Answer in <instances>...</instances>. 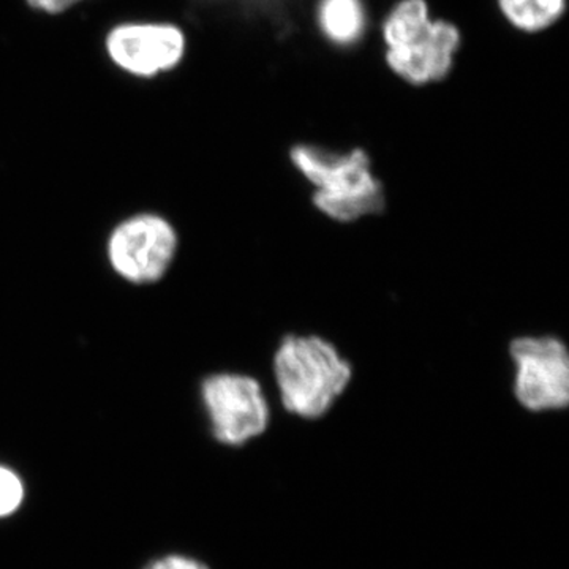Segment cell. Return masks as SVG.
<instances>
[{
  "mask_svg": "<svg viewBox=\"0 0 569 569\" xmlns=\"http://www.w3.org/2000/svg\"><path fill=\"white\" fill-rule=\"evenodd\" d=\"M272 372L284 411L302 419L329 413L353 380V366L317 335H288L277 347Z\"/></svg>",
  "mask_w": 569,
  "mask_h": 569,
  "instance_id": "1",
  "label": "cell"
},
{
  "mask_svg": "<svg viewBox=\"0 0 569 569\" xmlns=\"http://www.w3.org/2000/svg\"><path fill=\"white\" fill-rule=\"evenodd\" d=\"M460 39L458 26L430 18L426 0H400L383 22L388 67L411 86L443 81Z\"/></svg>",
  "mask_w": 569,
  "mask_h": 569,
  "instance_id": "3",
  "label": "cell"
},
{
  "mask_svg": "<svg viewBox=\"0 0 569 569\" xmlns=\"http://www.w3.org/2000/svg\"><path fill=\"white\" fill-rule=\"evenodd\" d=\"M148 569H209L201 561L189 559V557L170 556L153 561Z\"/></svg>",
  "mask_w": 569,
  "mask_h": 569,
  "instance_id": "12",
  "label": "cell"
},
{
  "mask_svg": "<svg viewBox=\"0 0 569 569\" xmlns=\"http://www.w3.org/2000/svg\"><path fill=\"white\" fill-rule=\"evenodd\" d=\"M317 22L326 39L337 47H351L365 37L367 11L362 0H320Z\"/></svg>",
  "mask_w": 569,
  "mask_h": 569,
  "instance_id": "8",
  "label": "cell"
},
{
  "mask_svg": "<svg viewBox=\"0 0 569 569\" xmlns=\"http://www.w3.org/2000/svg\"><path fill=\"white\" fill-rule=\"evenodd\" d=\"M26 2L32 10L40 11V13L58 14L71 9L82 0H26Z\"/></svg>",
  "mask_w": 569,
  "mask_h": 569,
  "instance_id": "11",
  "label": "cell"
},
{
  "mask_svg": "<svg viewBox=\"0 0 569 569\" xmlns=\"http://www.w3.org/2000/svg\"><path fill=\"white\" fill-rule=\"evenodd\" d=\"M290 160L312 186L317 211L337 223H355L387 209L383 182L362 149L331 151L313 144L291 148Z\"/></svg>",
  "mask_w": 569,
  "mask_h": 569,
  "instance_id": "2",
  "label": "cell"
},
{
  "mask_svg": "<svg viewBox=\"0 0 569 569\" xmlns=\"http://www.w3.org/2000/svg\"><path fill=\"white\" fill-rule=\"evenodd\" d=\"M171 224L157 216H138L116 228L108 244L112 268L134 283L156 282L176 252Z\"/></svg>",
  "mask_w": 569,
  "mask_h": 569,
  "instance_id": "7",
  "label": "cell"
},
{
  "mask_svg": "<svg viewBox=\"0 0 569 569\" xmlns=\"http://www.w3.org/2000/svg\"><path fill=\"white\" fill-rule=\"evenodd\" d=\"M497 3L509 24L527 33L546 31L567 11V0H497Z\"/></svg>",
  "mask_w": 569,
  "mask_h": 569,
  "instance_id": "9",
  "label": "cell"
},
{
  "mask_svg": "<svg viewBox=\"0 0 569 569\" xmlns=\"http://www.w3.org/2000/svg\"><path fill=\"white\" fill-rule=\"evenodd\" d=\"M203 400L213 437L230 447H241L260 437L271 421L268 399L253 377L217 373L206 378Z\"/></svg>",
  "mask_w": 569,
  "mask_h": 569,
  "instance_id": "5",
  "label": "cell"
},
{
  "mask_svg": "<svg viewBox=\"0 0 569 569\" xmlns=\"http://www.w3.org/2000/svg\"><path fill=\"white\" fill-rule=\"evenodd\" d=\"M108 58L123 73L156 78L173 71L186 56V36L168 22H123L104 39Z\"/></svg>",
  "mask_w": 569,
  "mask_h": 569,
  "instance_id": "6",
  "label": "cell"
},
{
  "mask_svg": "<svg viewBox=\"0 0 569 569\" xmlns=\"http://www.w3.org/2000/svg\"><path fill=\"white\" fill-rule=\"evenodd\" d=\"M515 366L512 392L531 413L565 410L569 403V351L557 336H520L508 347Z\"/></svg>",
  "mask_w": 569,
  "mask_h": 569,
  "instance_id": "4",
  "label": "cell"
},
{
  "mask_svg": "<svg viewBox=\"0 0 569 569\" xmlns=\"http://www.w3.org/2000/svg\"><path fill=\"white\" fill-rule=\"evenodd\" d=\"M24 486L14 471L0 467V518L13 515L21 507Z\"/></svg>",
  "mask_w": 569,
  "mask_h": 569,
  "instance_id": "10",
  "label": "cell"
}]
</instances>
